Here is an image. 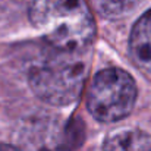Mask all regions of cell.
<instances>
[{
	"mask_svg": "<svg viewBox=\"0 0 151 151\" xmlns=\"http://www.w3.org/2000/svg\"><path fill=\"white\" fill-rule=\"evenodd\" d=\"M29 19L43 38L62 53L84 50L96 34L93 13L84 0H32Z\"/></svg>",
	"mask_w": 151,
	"mask_h": 151,
	"instance_id": "obj_1",
	"label": "cell"
},
{
	"mask_svg": "<svg viewBox=\"0 0 151 151\" xmlns=\"http://www.w3.org/2000/svg\"><path fill=\"white\" fill-rule=\"evenodd\" d=\"M85 63L73 53H59L38 62L29 72L34 94L51 106H68L81 96Z\"/></svg>",
	"mask_w": 151,
	"mask_h": 151,
	"instance_id": "obj_2",
	"label": "cell"
},
{
	"mask_svg": "<svg viewBox=\"0 0 151 151\" xmlns=\"http://www.w3.org/2000/svg\"><path fill=\"white\" fill-rule=\"evenodd\" d=\"M137 100L134 78L119 68L100 70L88 90L87 106L94 119L103 123L117 122L128 116Z\"/></svg>",
	"mask_w": 151,
	"mask_h": 151,
	"instance_id": "obj_3",
	"label": "cell"
},
{
	"mask_svg": "<svg viewBox=\"0 0 151 151\" xmlns=\"http://www.w3.org/2000/svg\"><path fill=\"white\" fill-rule=\"evenodd\" d=\"M27 151H70L65 128L51 117H35L21 132Z\"/></svg>",
	"mask_w": 151,
	"mask_h": 151,
	"instance_id": "obj_4",
	"label": "cell"
},
{
	"mask_svg": "<svg viewBox=\"0 0 151 151\" xmlns=\"http://www.w3.org/2000/svg\"><path fill=\"white\" fill-rule=\"evenodd\" d=\"M129 49L138 66L151 72V10L145 12L134 25Z\"/></svg>",
	"mask_w": 151,
	"mask_h": 151,
	"instance_id": "obj_5",
	"label": "cell"
},
{
	"mask_svg": "<svg viewBox=\"0 0 151 151\" xmlns=\"http://www.w3.org/2000/svg\"><path fill=\"white\" fill-rule=\"evenodd\" d=\"M103 151H151V135L141 131H117L106 138Z\"/></svg>",
	"mask_w": 151,
	"mask_h": 151,
	"instance_id": "obj_6",
	"label": "cell"
},
{
	"mask_svg": "<svg viewBox=\"0 0 151 151\" xmlns=\"http://www.w3.org/2000/svg\"><path fill=\"white\" fill-rule=\"evenodd\" d=\"M97 10L107 18H122L134 12L144 0H93Z\"/></svg>",
	"mask_w": 151,
	"mask_h": 151,
	"instance_id": "obj_7",
	"label": "cell"
},
{
	"mask_svg": "<svg viewBox=\"0 0 151 151\" xmlns=\"http://www.w3.org/2000/svg\"><path fill=\"white\" fill-rule=\"evenodd\" d=\"M0 151H21V150H18L16 147L7 145V144H0Z\"/></svg>",
	"mask_w": 151,
	"mask_h": 151,
	"instance_id": "obj_8",
	"label": "cell"
}]
</instances>
